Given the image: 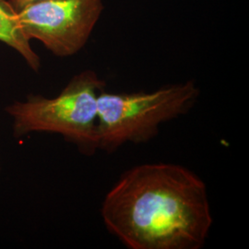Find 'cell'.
Instances as JSON below:
<instances>
[{"mask_svg":"<svg viewBox=\"0 0 249 249\" xmlns=\"http://www.w3.org/2000/svg\"><path fill=\"white\" fill-rule=\"evenodd\" d=\"M101 216L129 249H202L213 224L203 179L167 162L125 171L105 196Z\"/></svg>","mask_w":249,"mask_h":249,"instance_id":"cell-1","label":"cell"},{"mask_svg":"<svg viewBox=\"0 0 249 249\" xmlns=\"http://www.w3.org/2000/svg\"><path fill=\"white\" fill-rule=\"evenodd\" d=\"M96 72L74 76L52 98L30 94L6 107L15 138L35 132L58 134L85 156L99 151L98 97L106 89Z\"/></svg>","mask_w":249,"mask_h":249,"instance_id":"cell-2","label":"cell"},{"mask_svg":"<svg viewBox=\"0 0 249 249\" xmlns=\"http://www.w3.org/2000/svg\"><path fill=\"white\" fill-rule=\"evenodd\" d=\"M199 94L193 80L151 91L103 89L98 97L99 151L113 153L126 144L150 142L158 136L161 124L187 115Z\"/></svg>","mask_w":249,"mask_h":249,"instance_id":"cell-3","label":"cell"},{"mask_svg":"<svg viewBox=\"0 0 249 249\" xmlns=\"http://www.w3.org/2000/svg\"><path fill=\"white\" fill-rule=\"evenodd\" d=\"M104 10L102 0H43L18 12L21 29L56 56L67 57L85 46Z\"/></svg>","mask_w":249,"mask_h":249,"instance_id":"cell-4","label":"cell"},{"mask_svg":"<svg viewBox=\"0 0 249 249\" xmlns=\"http://www.w3.org/2000/svg\"><path fill=\"white\" fill-rule=\"evenodd\" d=\"M0 42L17 51L32 70L35 71L40 70L41 59L21 29L18 12L7 0H0Z\"/></svg>","mask_w":249,"mask_h":249,"instance_id":"cell-5","label":"cell"},{"mask_svg":"<svg viewBox=\"0 0 249 249\" xmlns=\"http://www.w3.org/2000/svg\"><path fill=\"white\" fill-rule=\"evenodd\" d=\"M38 1H43V0H9V4L10 6L18 12L19 10L23 9L24 7H26L28 5L35 3V2H38Z\"/></svg>","mask_w":249,"mask_h":249,"instance_id":"cell-6","label":"cell"},{"mask_svg":"<svg viewBox=\"0 0 249 249\" xmlns=\"http://www.w3.org/2000/svg\"><path fill=\"white\" fill-rule=\"evenodd\" d=\"M0 160H1V158H0ZM0 169H1V163H0Z\"/></svg>","mask_w":249,"mask_h":249,"instance_id":"cell-7","label":"cell"}]
</instances>
